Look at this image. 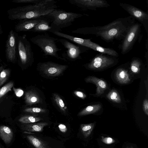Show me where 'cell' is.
<instances>
[{"label": "cell", "mask_w": 148, "mask_h": 148, "mask_svg": "<svg viewBox=\"0 0 148 148\" xmlns=\"http://www.w3.org/2000/svg\"><path fill=\"white\" fill-rule=\"evenodd\" d=\"M74 93L77 96L82 99H84L86 97V95L81 91H75L74 92Z\"/></svg>", "instance_id": "35"}, {"label": "cell", "mask_w": 148, "mask_h": 148, "mask_svg": "<svg viewBox=\"0 0 148 148\" xmlns=\"http://www.w3.org/2000/svg\"><path fill=\"white\" fill-rule=\"evenodd\" d=\"M135 19L130 16L117 18L103 26L79 28L71 33L83 35H92L99 37L106 42L114 40H123Z\"/></svg>", "instance_id": "1"}, {"label": "cell", "mask_w": 148, "mask_h": 148, "mask_svg": "<svg viewBox=\"0 0 148 148\" xmlns=\"http://www.w3.org/2000/svg\"><path fill=\"white\" fill-rule=\"evenodd\" d=\"M42 119L40 117L31 116H22L19 119L20 122L23 123H31L37 122Z\"/></svg>", "instance_id": "26"}, {"label": "cell", "mask_w": 148, "mask_h": 148, "mask_svg": "<svg viewBox=\"0 0 148 148\" xmlns=\"http://www.w3.org/2000/svg\"><path fill=\"white\" fill-rule=\"evenodd\" d=\"M101 141L107 145H110L114 143L115 140L112 138L109 137H101Z\"/></svg>", "instance_id": "32"}, {"label": "cell", "mask_w": 148, "mask_h": 148, "mask_svg": "<svg viewBox=\"0 0 148 148\" xmlns=\"http://www.w3.org/2000/svg\"><path fill=\"white\" fill-rule=\"evenodd\" d=\"M41 0H13L11 1L16 3H32L34 4L40 2Z\"/></svg>", "instance_id": "31"}, {"label": "cell", "mask_w": 148, "mask_h": 148, "mask_svg": "<svg viewBox=\"0 0 148 148\" xmlns=\"http://www.w3.org/2000/svg\"><path fill=\"white\" fill-rule=\"evenodd\" d=\"M141 65L142 63L139 58H133L130 64V68L131 71L135 74L138 73L140 71Z\"/></svg>", "instance_id": "24"}, {"label": "cell", "mask_w": 148, "mask_h": 148, "mask_svg": "<svg viewBox=\"0 0 148 148\" xmlns=\"http://www.w3.org/2000/svg\"><path fill=\"white\" fill-rule=\"evenodd\" d=\"M40 70L45 75L49 76H56L61 74L68 67L51 62L39 64Z\"/></svg>", "instance_id": "13"}, {"label": "cell", "mask_w": 148, "mask_h": 148, "mask_svg": "<svg viewBox=\"0 0 148 148\" xmlns=\"http://www.w3.org/2000/svg\"><path fill=\"white\" fill-rule=\"evenodd\" d=\"M83 16L82 14L56 9L46 16L52 21L50 26L51 32L52 33L55 31L60 32L62 29L71 26L76 19Z\"/></svg>", "instance_id": "3"}, {"label": "cell", "mask_w": 148, "mask_h": 148, "mask_svg": "<svg viewBox=\"0 0 148 148\" xmlns=\"http://www.w3.org/2000/svg\"><path fill=\"white\" fill-rule=\"evenodd\" d=\"M3 33V30L2 29L1 25L0 23V35L2 34Z\"/></svg>", "instance_id": "37"}, {"label": "cell", "mask_w": 148, "mask_h": 148, "mask_svg": "<svg viewBox=\"0 0 148 148\" xmlns=\"http://www.w3.org/2000/svg\"><path fill=\"white\" fill-rule=\"evenodd\" d=\"M59 36L71 41L78 45L92 49L101 53L115 57L119 56L118 53L114 50L110 48H105L101 46L92 41L90 39H84L76 37L62 32H60L59 33Z\"/></svg>", "instance_id": "5"}, {"label": "cell", "mask_w": 148, "mask_h": 148, "mask_svg": "<svg viewBox=\"0 0 148 148\" xmlns=\"http://www.w3.org/2000/svg\"><path fill=\"white\" fill-rule=\"evenodd\" d=\"M25 99L26 103L28 105H32L38 103L40 102V99L35 92L29 91L25 94Z\"/></svg>", "instance_id": "20"}, {"label": "cell", "mask_w": 148, "mask_h": 148, "mask_svg": "<svg viewBox=\"0 0 148 148\" xmlns=\"http://www.w3.org/2000/svg\"><path fill=\"white\" fill-rule=\"evenodd\" d=\"M14 83L10 82L3 86L0 89V98L3 96L6 93L11 90L13 87Z\"/></svg>", "instance_id": "29"}, {"label": "cell", "mask_w": 148, "mask_h": 148, "mask_svg": "<svg viewBox=\"0 0 148 148\" xmlns=\"http://www.w3.org/2000/svg\"><path fill=\"white\" fill-rule=\"evenodd\" d=\"M85 81L86 82L92 83L96 85V95L97 96L102 94L107 87V84L104 81L95 77L89 76L86 79Z\"/></svg>", "instance_id": "15"}, {"label": "cell", "mask_w": 148, "mask_h": 148, "mask_svg": "<svg viewBox=\"0 0 148 148\" xmlns=\"http://www.w3.org/2000/svg\"><path fill=\"white\" fill-rule=\"evenodd\" d=\"M126 148H129L128 147H127Z\"/></svg>", "instance_id": "40"}, {"label": "cell", "mask_w": 148, "mask_h": 148, "mask_svg": "<svg viewBox=\"0 0 148 148\" xmlns=\"http://www.w3.org/2000/svg\"><path fill=\"white\" fill-rule=\"evenodd\" d=\"M60 42L66 49L62 53V58L72 60H76L80 57L81 54L88 50V48L79 45L74 44L65 38L58 39Z\"/></svg>", "instance_id": "8"}, {"label": "cell", "mask_w": 148, "mask_h": 148, "mask_svg": "<svg viewBox=\"0 0 148 148\" xmlns=\"http://www.w3.org/2000/svg\"><path fill=\"white\" fill-rule=\"evenodd\" d=\"M101 108V105L99 104L89 106L79 112L77 115L82 116L93 114L98 111Z\"/></svg>", "instance_id": "21"}, {"label": "cell", "mask_w": 148, "mask_h": 148, "mask_svg": "<svg viewBox=\"0 0 148 148\" xmlns=\"http://www.w3.org/2000/svg\"><path fill=\"white\" fill-rule=\"evenodd\" d=\"M95 126L94 123L81 125V131L84 137L87 138L90 135Z\"/></svg>", "instance_id": "23"}, {"label": "cell", "mask_w": 148, "mask_h": 148, "mask_svg": "<svg viewBox=\"0 0 148 148\" xmlns=\"http://www.w3.org/2000/svg\"><path fill=\"white\" fill-rule=\"evenodd\" d=\"M58 39L50 36L47 34H38L31 38L30 40L41 49L46 56H50L64 60L58 53L62 49L58 47L56 42Z\"/></svg>", "instance_id": "4"}, {"label": "cell", "mask_w": 148, "mask_h": 148, "mask_svg": "<svg viewBox=\"0 0 148 148\" xmlns=\"http://www.w3.org/2000/svg\"><path fill=\"white\" fill-rule=\"evenodd\" d=\"M53 98L55 102L61 111L64 113H66L67 108L65 106L62 98L58 94L54 93L53 94Z\"/></svg>", "instance_id": "27"}, {"label": "cell", "mask_w": 148, "mask_h": 148, "mask_svg": "<svg viewBox=\"0 0 148 148\" xmlns=\"http://www.w3.org/2000/svg\"><path fill=\"white\" fill-rule=\"evenodd\" d=\"M26 137L30 143L36 148H49L43 141L35 136L28 135Z\"/></svg>", "instance_id": "22"}, {"label": "cell", "mask_w": 148, "mask_h": 148, "mask_svg": "<svg viewBox=\"0 0 148 148\" xmlns=\"http://www.w3.org/2000/svg\"><path fill=\"white\" fill-rule=\"evenodd\" d=\"M58 127L60 131L63 133H65L67 131V128L64 124H60L59 125Z\"/></svg>", "instance_id": "36"}, {"label": "cell", "mask_w": 148, "mask_h": 148, "mask_svg": "<svg viewBox=\"0 0 148 148\" xmlns=\"http://www.w3.org/2000/svg\"><path fill=\"white\" fill-rule=\"evenodd\" d=\"M24 20L20 21L15 25L14 29L16 32L31 31L32 29L40 21L41 18Z\"/></svg>", "instance_id": "14"}, {"label": "cell", "mask_w": 148, "mask_h": 148, "mask_svg": "<svg viewBox=\"0 0 148 148\" xmlns=\"http://www.w3.org/2000/svg\"><path fill=\"white\" fill-rule=\"evenodd\" d=\"M13 134L12 130L8 126L1 125L0 126V137L6 144L11 141Z\"/></svg>", "instance_id": "19"}, {"label": "cell", "mask_w": 148, "mask_h": 148, "mask_svg": "<svg viewBox=\"0 0 148 148\" xmlns=\"http://www.w3.org/2000/svg\"><path fill=\"white\" fill-rule=\"evenodd\" d=\"M13 90L15 95L17 97H21L24 93L23 91L20 88H16L13 87Z\"/></svg>", "instance_id": "33"}, {"label": "cell", "mask_w": 148, "mask_h": 148, "mask_svg": "<svg viewBox=\"0 0 148 148\" xmlns=\"http://www.w3.org/2000/svg\"><path fill=\"white\" fill-rule=\"evenodd\" d=\"M4 69L3 67L2 66H0V73L2 70Z\"/></svg>", "instance_id": "38"}, {"label": "cell", "mask_w": 148, "mask_h": 148, "mask_svg": "<svg viewBox=\"0 0 148 148\" xmlns=\"http://www.w3.org/2000/svg\"><path fill=\"white\" fill-rule=\"evenodd\" d=\"M17 56L21 64L25 65L32 62L34 59V53L30 43L25 35L18 36Z\"/></svg>", "instance_id": "6"}, {"label": "cell", "mask_w": 148, "mask_h": 148, "mask_svg": "<svg viewBox=\"0 0 148 148\" xmlns=\"http://www.w3.org/2000/svg\"><path fill=\"white\" fill-rule=\"evenodd\" d=\"M10 71L8 69H3L0 73V87L6 81L9 77Z\"/></svg>", "instance_id": "28"}, {"label": "cell", "mask_w": 148, "mask_h": 148, "mask_svg": "<svg viewBox=\"0 0 148 148\" xmlns=\"http://www.w3.org/2000/svg\"><path fill=\"white\" fill-rule=\"evenodd\" d=\"M0 148H1L0 147Z\"/></svg>", "instance_id": "41"}, {"label": "cell", "mask_w": 148, "mask_h": 148, "mask_svg": "<svg viewBox=\"0 0 148 148\" xmlns=\"http://www.w3.org/2000/svg\"><path fill=\"white\" fill-rule=\"evenodd\" d=\"M106 54H97L91 61L86 64L89 69L93 70H100L111 66L116 63L117 60L113 56H109Z\"/></svg>", "instance_id": "9"}, {"label": "cell", "mask_w": 148, "mask_h": 148, "mask_svg": "<svg viewBox=\"0 0 148 148\" xmlns=\"http://www.w3.org/2000/svg\"><path fill=\"white\" fill-rule=\"evenodd\" d=\"M69 2L77 8L84 10H95L97 8L110 6L105 0H70Z\"/></svg>", "instance_id": "12"}, {"label": "cell", "mask_w": 148, "mask_h": 148, "mask_svg": "<svg viewBox=\"0 0 148 148\" xmlns=\"http://www.w3.org/2000/svg\"><path fill=\"white\" fill-rule=\"evenodd\" d=\"M141 26L140 23H135L130 28L121 45L122 54H125L132 50L140 35Z\"/></svg>", "instance_id": "7"}, {"label": "cell", "mask_w": 148, "mask_h": 148, "mask_svg": "<svg viewBox=\"0 0 148 148\" xmlns=\"http://www.w3.org/2000/svg\"><path fill=\"white\" fill-rule=\"evenodd\" d=\"M115 77L117 81L121 84H127L130 81L128 71L123 68H119L117 69Z\"/></svg>", "instance_id": "16"}, {"label": "cell", "mask_w": 148, "mask_h": 148, "mask_svg": "<svg viewBox=\"0 0 148 148\" xmlns=\"http://www.w3.org/2000/svg\"><path fill=\"white\" fill-rule=\"evenodd\" d=\"M24 111L28 113H36L45 112L46 110L45 109L38 107H31L25 108Z\"/></svg>", "instance_id": "30"}, {"label": "cell", "mask_w": 148, "mask_h": 148, "mask_svg": "<svg viewBox=\"0 0 148 148\" xmlns=\"http://www.w3.org/2000/svg\"><path fill=\"white\" fill-rule=\"evenodd\" d=\"M18 35L16 32L11 29L9 32L6 41L5 55L7 60L14 63L17 60V40Z\"/></svg>", "instance_id": "10"}, {"label": "cell", "mask_w": 148, "mask_h": 148, "mask_svg": "<svg viewBox=\"0 0 148 148\" xmlns=\"http://www.w3.org/2000/svg\"><path fill=\"white\" fill-rule=\"evenodd\" d=\"M54 0H41L37 3L9 9L8 18L11 21L34 19L45 16L58 7Z\"/></svg>", "instance_id": "2"}, {"label": "cell", "mask_w": 148, "mask_h": 148, "mask_svg": "<svg viewBox=\"0 0 148 148\" xmlns=\"http://www.w3.org/2000/svg\"><path fill=\"white\" fill-rule=\"evenodd\" d=\"M106 97L114 103H120L121 102V97L118 92L115 90H111L107 94Z\"/></svg>", "instance_id": "25"}, {"label": "cell", "mask_w": 148, "mask_h": 148, "mask_svg": "<svg viewBox=\"0 0 148 148\" xmlns=\"http://www.w3.org/2000/svg\"><path fill=\"white\" fill-rule=\"evenodd\" d=\"M42 17L39 22L31 31L34 32H51V27L49 25V20Z\"/></svg>", "instance_id": "17"}, {"label": "cell", "mask_w": 148, "mask_h": 148, "mask_svg": "<svg viewBox=\"0 0 148 148\" xmlns=\"http://www.w3.org/2000/svg\"><path fill=\"white\" fill-rule=\"evenodd\" d=\"M143 108L145 114L148 115V100L147 99H145L143 103Z\"/></svg>", "instance_id": "34"}, {"label": "cell", "mask_w": 148, "mask_h": 148, "mask_svg": "<svg viewBox=\"0 0 148 148\" xmlns=\"http://www.w3.org/2000/svg\"><path fill=\"white\" fill-rule=\"evenodd\" d=\"M129 148H133V147L132 146H131Z\"/></svg>", "instance_id": "39"}, {"label": "cell", "mask_w": 148, "mask_h": 148, "mask_svg": "<svg viewBox=\"0 0 148 148\" xmlns=\"http://www.w3.org/2000/svg\"><path fill=\"white\" fill-rule=\"evenodd\" d=\"M119 5L129 13L131 16L136 19L145 28L148 33V14L143 11L134 6L126 3H120Z\"/></svg>", "instance_id": "11"}, {"label": "cell", "mask_w": 148, "mask_h": 148, "mask_svg": "<svg viewBox=\"0 0 148 148\" xmlns=\"http://www.w3.org/2000/svg\"><path fill=\"white\" fill-rule=\"evenodd\" d=\"M48 124L47 122H40L24 124L22 126L23 130L29 132H42L44 127Z\"/></svg>", "instance_id": "18"}]
</instances>
